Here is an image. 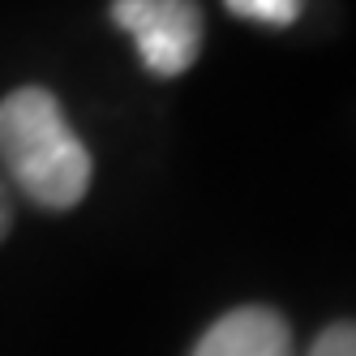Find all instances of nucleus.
Returning a JSON list of instances; mask_svg holds the SVG:
<instances>
[{
	"mask_svg": "<svg viewBox=\"0 0 356 356\" xmlns=\"http://www.w3.org/2000/svg\"><path fill=\"white\" fill-rule=\"evenodd\" d=\"M227 9L245 22H262V26H292L300 17L305 0H223Z\"/></svg>",
	"mask_w": 356,
	"mask_h": 356,
	"instance_id": "20e7f679",
	"label": "nucleus"
},
{
	"mask_svg": "<svg viewBox=\"0 0 356 356\" xmlns=\"http://www.w3.org/2000/svg\"><path fill=\"white\" fill-rule=\"evenodd\" d=\"M9 223H13V202H9L5 185H0V241L9 236Z\"/></svg>",
	"mask_w": 356,
	"mask_h": 356,
	"instance_id": "423d86ee",
	"label": "nucleus"
},
{
	"mask_svg": "<svg viewBox=\"0 0 356 356\" xmlns=\"http://www.w3.org/2000/svg\"><path fill=\"white\" fill-rule=\"evenodd\" d=\"M309 356H356V322H335L314 339Z\"/></svg>",
	"mask_w": 356,
	"mask_h": 356,
	"instance_id": "39448f33",
	"label": "nucleus"
},
{
	"mask_svg": "<svg viewBox=\"0 0 356 356\" xmlns=\"http://www.w3.org/2000/svg\"><path fill=\"white\" fill-rule=\"evenodd\" d=\"M0 163L47 211L78 207L90 189V150L43 86H22L0 99Z\"/></svg>",
	"mask_w": 356,
	"mask_h": 356,
	"instance_id": "f257e3e1",
	"label": "nucleus"
},
{
	"mask_svg": "<svg viewBox=\"0 0 356 356\" xmlns=\"http://www.w3.org/2000/svg\"><path fill=\"white\" fill-rule=\"evenodd\" d=\"M112 22L138 43V56L155 78L189 73L207 35L197 0H112Z\"/></svg>",
	"mask_w": 356,
	"mask_h": 356,
	"instance_id": "f03ea898",
	"label": "nucleus"
},
{
	"mask_svg": "<svg viewBox=\"0 0 356 356\" xmlns=\"http://www.w3.org/2000/svg\"><path fill=\"white\" fill-rule=\"evenodd\" d=\"M193 356H292V330L266 305H241L197 339Z\"/></svg>",
	"mask_w": 356,
	"mask_h": 356,
	"instance_id": "7ed1b4c3",
	"label": "nucleus"
}]
</instances>
